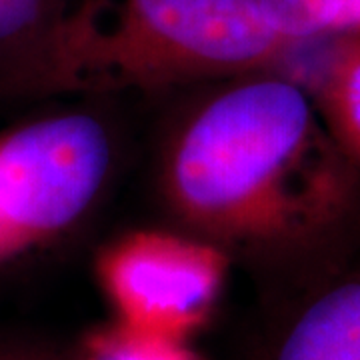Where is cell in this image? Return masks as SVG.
Segmentation results:
<instances>
[{"label":"cell","instance_id":"cell-1","mask_svg":"<svg viewBox=\"0 0 360 360\" xmlns=\"http://www.w3.org/2000/svg\"><path fill=\"white\" fill-rule=\"evenodd\" d=\"M160 184L184 231L295 274L288 295L360 231V167L307 86L276 70L234 78L193 110L168 142Z\"/></svg>","mask_w":360,"mask_h":360},{"label":"cell","instance_id":"cell-2","mask_svg":"<svg viewBox=\"0 0 360 360\" xmlns=\"http://www.w3.org/2000/svg\"><path fill=\"white\" fill-rule=\"evenodd\" d=\"M296 44L257 0H84L40 89L156 90L270 72Z\"/></svg>","mask_w":360,"mask_h":360},{"label":"cell","instance_id":"cell-3","mask_svg":"<svg viewBox=\"0 0 360 360\" xmlns=\"http://www.w3.org/2000/svg\"><path fill=\"white\" fill-rule=\"evenodd\" d=\"M101 118L65 112L0 136V264L68 232L96 202L112 167Z\"/></svg>","mask_w":360,"mask_h":360},{"label":"cell","instance_id":"cell-4","mask_svg":"<svg viewBox=\"0 0 360 360\" xmlns=\"http://www.w3.org/2000/svg\"><path fill=\"white\" fill-rule=\"evenodd\" d=\"M231 260L186 231H132L101 250L96 278L116 321L188 340L212 319Z\"/></svg>","mask_w":360,"mask_h":360},{"label":"cell","instance_id":"cell-5","mask_svg":"<svg viewBox=\"0 0 360 360\" xmlns=\"http://www.w3.org/2000/svg\"><path fill=\"white\" fill-rule=\"evenodd\" d=\"M258 360H360V246L283 298Z\"/></svg>","mask_w":360,"mask_h":360},{"label":"cell","instance_id":"cell-6","mask_svg":"<svg viewBox=\"0 0 360 360\" xmlns=\"http://www.w3.org/2000/svg\"><path fill=\"white\" fill-rule=\"evenodd\" d=\"M72 8L68 0H0V80L40 89V80Z\"/></svg>","mask_w":360,"mask_h":360},{"label":"cell","instance_id":"cell-7","mask_svg":"<svg viewBox=\"0 0 360 360\" xmlns=\"http://www.w3.org/2000/svg\"><path fill=\"white\" fill-rule=\"evenodd\" d=\"M304 86L330 136L360 167V34H340Z\"/></svg>","mask_w":360,"mask_h":360},{"label":"cell","instance_id":"cell-8","mask_svg":"<svg viewBox=\"0 0 360 360\" xmlns=\"http://www.w3.org/2000/svg\"><path fill=\"white\" fill-rule=\"evenodd\" d=\"M68 360H202L188 340L134 328L120 321L82 336Z\"/></svg>","mask_w":360,"mask_h":360},{"label":"cell","instance_id":"cell-9","mask_svg":"<svg viewBox=\"0 0 360 360\" xmlns=\"http://www.w3.org/2000/svg\"><path fill=\"white\" fill-rule=\"evenodd\" d=\"M262 13L295 44L335 37L342 0H257Z\"/></svg>","mask_w":360,"mask_h":360},{"label":"cell","instance_id":"cell-10","mask_svg":"<svg viewBox=\"0 0 360 360\" xmlns=\"http://www.w3.org/2000/svg\"><path fill=\"white\" fill-rule=\"evenodd\" d=\"M0 360H68V354L30 338L0 335Z\"/></svg>","mask_w":360,"mask_h":360},{"label":"cell","instance_id":"cell-11","mask_svg":"<svg viewBox=\"0 0 360 360\" xmlns=\"http://www.w3.org/2000/svg\"><path fill=\"white\" fill-rule=\"evenodd\" d=\"M340 34H360V0H342L335 37Z\"/></svg>","mask_w":360,"mask_h":360}]
</instances>
